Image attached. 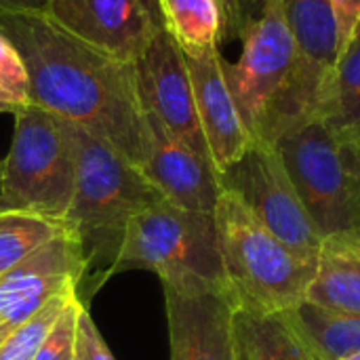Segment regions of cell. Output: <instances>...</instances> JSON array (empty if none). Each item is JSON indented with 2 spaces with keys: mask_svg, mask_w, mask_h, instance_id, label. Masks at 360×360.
I'll return each instance as SVG.
<instances>
[{
  "mask_svg": "<svg viewBox=\"0 0 360 360\" xmlns=\"http://www.w3.org/2000/svg\"><path fill=\"white\" fill-rule=\"evenodd\" d=\"M346 158V167L350 173V186H352V200H354V209L360 217V148L356 152L344 154Z\"/></svg>",
  "mask_w": 360,
  "mask_h": 360,
  "instance_id": "28",
  "label": "cell"
},
{
  "mask_svg": "<svg viewBox=\"0 0 360 360\" xmlns=\"http://www.w3.org/2000/svg\"><path fill=\"white\" fill-rule=\"evenodd\" d=\"M49 0H0V11L6 13H46Z\"/></svg>",
  "mask_w": 360,
  "mask_h": 360,
  "instance_id": "29",
  "label": "cell"
},
{
  "mask_svg": "<svg viewBox=\"0 0 360 360\" xmlns=\"http://www.w3.org/2000/svg\"><path fill=\"white\" fill-rule=\"evenodd\" d=\"M165 32L184 55L194 57L224 42L221 0H158Z\"/></svg>",
  "mask_w": 360,
  "mask_h": 360,
  "instance_id": "19",
  "label": "cell"
},
{
  "mask_svg": "<svg viewBox=\"0 0 360 360\" xmlns=\"http://www.w3.org/2000/svg\"><path fill=\"white\" fill-rule=\"evenodd\" d=\"M13 116V139L0 171L2 211L61 224L76 188L74 124L34 103Z\"/></svg>",
  "mask_w": 360,
  "mask_h": 360,
  "instance_id": "5",
  "label": "cell"
},
{
  "mask_svg": "<svg viewBox=\"0 0 360 360\" xmlns=\"http://www.w3.org/2000/svg\"><path fill=\"white\" fill-rule=\"evenodd\" d=\"M236 360H249L247 354H245V350H243V346L238 344V340H236Z\"/></svg>",
  "mask_w": 360,
  "mask_h": 360,
  "instance_id": "30",
  "label": "cell"
},
{
  "mask_svg": "<svg viewBox=\"0 0 360 360\" xmlns=\"http://www.w3.org/2000/svg\"><path fill=\"white\" fill-rule=\"evenodd\" d=\"M76 188L61 226L76 238L82 253V278L76 287L86 306L93 293L112 278L129 221L167 200L112 143L74 124Z\"/></svg>",
  "mask_w": 360,
  "mask_h": 360,
  "instance_id": "2",
  "label": "cell"
},
{
  "mask_svg": "<svg viewBox=\"0 0 360 360\" xmlns=\"http://www.w3.org/2000/svg\"><path fill=\"white\" fill-rule=\"evenodd\" d=\"M344 360H360V352L359 354H352V356H348V359H344Z\"/></svg>",
  "mask_w": 360,
  "mask_h": 360,
  "instance_id": "31",
  "label": "cell"
},
{
  "mask_svg": "<svg viewBox=\"0 0 360 360\" xmlns=\"http://www.w3.org/2000/svg\"><path fill=\"white\" fill-rule=\"evenodd\" d=\"M316 120L327 127L344 154L360 148V38L340 51Z\"/></svg>",
  "mask_w": 360,
  "mask_h": 360,
  "instance_id": "17",
  "label": "cell"
},
{
  "mask_svg": "<svg viewBox=\"0 0 360 360\" xmlns=\"http://www.w3.org/2000/svg\"><path fill=\"white\" fill-rule=\"evenodd\" d=\"M224 61L226 57L219 49L194 57L186 55L200 131L219 175L236 165L253 146V137L228 84Z\"/></svg>",
  "mask_w": 360,
  "mask_h": 360,
  "instance_id": "14",
  "label": "cell"
},
{
  "mask_svg": "<svg viewBox=\"0 0 360 360\" xmlns=\"http://www.w3.org/2000/svg\"><path fill=\"white\" fill-rule=\"evenodd\" d=\"M63 232L59 221L21 211L0 213V274Z\"/></svg>",
  "mask_w": 360,
  "mask_h": 360,
  "instance_id": "21",
  "label": "cell"
},
{
  "mask_svg": "<svg viewBox=\"0 0 360 360\" xmlns=\"http://www.w3.org/2000/svg\"><path fill=\"white\" fill-rule=\"evenodd\" d=\"M268 0H221L224 8V42L238 40L247 25L259 17Z\"/></svg>",
  "mask_w": 360,
  "mask_h": 360,
  "instance_id": "25",
  "label": "cell"
},
{
  "mask_svg": "<svg viewBox=\"0 0 360 360\" xmlns=\"http://www.w3.org/2000/svg\"><path fill=\"white\" fill-rule=\"evenodd\" d=\"M139 169L175 207L198 213L215 211L221 179L213 162L171 135L150 112H143V158Z\"/></svg>",
  "mask_w": 360,
  "mask_h": 360,
  "instance_id": "13",
  "label": "cell"
},
{
  "mask_svg": "<svg viewBox=\"0 0 360 360\" xmlns=\"http://www.w3.org/2000/svg\"><path fill=\"white\" fill-rule=\"evenodd\" d=\"M238 40V59L224 61L226 78L253 141H262L295 68V42L283 0H268Z\"/></svg>",
  "mask_w": 360,
  "mask_h": 360,
  "instance_id": "6",
  "label": "cell"
},
{
  "mask_svg": "<svg viewBox=\"0 0 360 360\" xmlns=\"http://www.w3.org/2000/svg\"><path fill=\"white\" fill-rule=\"evenodd\" d=\"M234 327L249 360H325L283 312L262 316L236 310Z\"/></svg>",
  "mask_w": 360,
  "mask_h": 360,
  "instance_id": "18",
  "label": "cell"
},
{
  "mask_svg": "<svg viewBox=\"0 0 360 360\" xmlns=\"http://www.w3.org/2000/svg\"><path fill=\"white\" fill-rule=\"evenodd\" d=\"M133 70L141 110L154 114L171 135L211 160L196 114L186 55L175 40L160 30L133 63Z\"/></svg>",
  "mask_w": 360,
  "mask_h": 360,
  "instance_id": "11",
  "label": "cell"
},
{
  "mask_svg": "<svg viewBox=\"0 0 360 360\" xmlns=\"http://www.w3.org/2000/svg\"><path fill=\"white\" fill-rule=\"evenodd\" d=\"M171 360H236V304L230 291H165Z\"/></svg>",
  "mask_w": 360,
  "mask_h": 360,
  "instance_id": "15",
  "label": "cell"
},
{
  "mask_svg": "<svg viewBox=\"0 0 360 360\" xmlns=\"http://www.w3.org/2000/svg\"><path fill=\"white\" fill-rule=\"evenodd\" d=\"M335 25L340 51L346 49L352 40L360 38V0H329Z\"/></svg>",
  "mask_w": 360,
  "mask_h": 360,
  "instance_id": "27",
  "label": "cell"
},
{
  "mask_svg": "<svg viewBox=\"0 0 360 360\" xmlns=\"http://www.w3.org/2000/svg\"><path fill=\"white\" fill-rule=\"evenodd\" d=\"M0 171H2V160H0ZM0 213H2V202H0Z\"/></svg>",
  "mask_w": 360,
  "mask_h": 360,
  "instance_id": "33",
  "label": "cell"
},
{
  "mask_svg": "<svg viewBox=\"0 0 360 360\" xmlns=\"http://www.w3.org/2000/svg\"><path fill=\"white\" fill-rule=\"evenodd\" d=\"M78 352L84 360H116L97 331L86 306L78 314Z\"/></svg>",
  "mask_w": 360,
  "mask_h": 360,
  "instance_id": "26",
  "label": "cell"
},
{
  "mask_svg": "<svg viewBox=\"0 0 360 360\" xmlns=\"http://www.w3.org/2000/svg\"><path fill=\"white\" fill-rule=\"evenodd\" d=\"M46 15L103 55L135 63L165 30L152 0H49Z\"/></svg>",
  "mask_w": 360,
  "mask_h": 360,
  "instance_id": "10",
  "label": "cell"
},
{
  "mask_svg": "<svg viewBox=\"0 0 360 360\" xmlns=\"http://www.w3.org/2000/svg\"><path fill=\"white\" fill-rule=\"evenodd\" d=\"M82 302L74 293L63 312L59 314L57 323L53 325L51 333L42 342L34 360H76L78 346V314L82 310Z\"/></svg>",
  "mask_w": 360,
  "mask_h": 360,
  "instance_id": "24",
  "label": "cell"
},
{
  "mask_svg": "<svg viewBox=\"0 0 360 360\" xmlns=\"http://www.w3.org/2000/svg\"><path fill=\"white\" fill-rule=\"evenodd\" d=\"M219 179L221 188L232 190L274 236L302 257L316 262L325 238L308 215L274 146L253 141Z\"/></svg>",
  "mask_w": 360,
  "mask_h": 360,
  "instance_id": "9",
  "label": "cell"
},
{
  "mask_svg": "<svg viewBox=\"0 0 360 360\" xmlns=\"http://www.w3.org/2000/svg\"><path fill=\"white\" fill-rule=\"evenodd\" d=\"M129 270H150L160 278L165 291L181 295L230 291L215 215L188 211L169 200L129 221L112 276Z\"/></svg>",
  "mask_w": 360,
  "mask_h": 360,
  "instance_id": "4",
  "label": "cell"
},
{
  "mask_svg": "<svg viewBox=\"0 0 360 360\" xmlns=\"http://www.w3.org/2000/svg\"><path fill=\"white\" fill-rule=\"evenodd\" d=\"M0 32L25 61L34 105L105 139L141 165L143 110L133 63L84 44L46 13L0 11Z\"/></svg>",
  "mask_w": 360,
  "mask_h": 360,
  "instance_id": "1",
  "label": "cell"
},
{
  "mask_svg": "<svg viewBox=\"0 0 360 360\" xmlns=\"http://www.w3.org/2000/svg\"><path fill=\"white\" fill-rule=\"evenodd\" d=\"M76 360H84L82 356H80V352H78V346H76Z\"/></svg>",
  "mask_w": 360,
  "mask_h": 360,
  "instance_id": "32",
  "label": "cell"
},
{
  "mask_svg": "<svg viewBox=\"0 0 360 360\" xmlns=\"http://www.w3.org/2000/svg\"><path fill=\"white\" fill-rule=\"evenodd\" d=\"M215 226L226 283L236 310L281 314L306 300L316 262L274 236L232 192L221 188Z\"/></svg>",
  "mask_w": 360,
  "mask_h": 360,
  "instance_id": "3",
  "label": "cell"
},
{
  "mask_svg": "<svg viewBox=\"0 0 360 360\" xmlns=\"http://www.w3.org/2000/svg\"><path fill=\"white\" fill-rule=\"evenodd\" d=\"M76 291H65L57 297H53L44 308H40L30 321H25L21 327L11 331L0 342V360H34L38 354L42 342L51 333L53 325L57 323L59 314L68 306Z\"/></svg>",
  "mask_w": 360,
  "mask_h": 360,
  "instance_id": "22",
  "label": "cell"
},
{
  "mask_svg": "<svg viewBox=\"0 0 360 360\" xmlns=\"http://www.w3.org/2000/svg\"><path fill=\"white\" fill-rule=\"evenodd\" d=\"M274 148L323 238L360 234L346 158L327 127L312 120L281 137Z\"/></svg>",
  "mask_w": 360,
  "mask_h": 360,
  "instance_id": "7",
  "label": "cell"
},
{
  "mask_svg": "<svg viewBox=\"0 0 360 360\" xmlns=\"http://www.w3.org/2000/svg\"><path fill=\"white\" fill-rule=\"evenodd\" d=\"M283 314L325 360H344L360 352V314L327 310L310 302Z\"/></svg>",
  "mask_w": 360,
  "mask_h": 360,
  "instance_id": "20",
  "label": "cell"
},
{
  "mask_svg": "<svg viewBox=\"0 0 360 360\" xmlns=\"http://www.w3.org/2000/svg\"><path fill=\"white\" fill-rule=\"evenodd\" d=\"M283 6L295 42V68L262 139L270 146L316 120L340 59L338 25L329 0H283Z\"/></svg>",
  "mask_w": 360,
  "mask_h": 360,
  "instance_id": "8",
  "label": "cell"
},
{
  "mask_svg": "<svg viewBox=\"0 0 360 360\" xmlns=\"http://www.w3.org/2000/svg\"><path fill=\"white\" fill-rule=\"evenodd\" d=\"M82 270L80 247L63 228L59 236L0 274V342L53 297L76 291Z\"/></svg>",
  "mask_w": 360,
  "mask_h": 360,
  "instance_id": "12",
  "label": "cell"
},
{
  "mask_svg": "<svg viewBox=\"0 0 360 360\" xmlns=\"http://www.w3.org/2000/svg\"><path fill=\"white\" fill-rule=\"evenodd\" d=\"M30 101V76L21 53L0 32V114H15Z\"/></svg>",
  "mask_w": 360,
  "mask_h": 360,
  "instance_id": "23",
  "label": "cell"
},
{
  "mask_svg": "<svg viewBox=\"0 0 360 360\" xmlns=\"http://www.w3.org/2000/svg\"><path fill=\"white\" fill-rule=\"evenodd\" d=\"M304 302L360 314V234H335L323 240Z\"/></svg>",
  "mask_w": 360,
  "mask_h": 360,
  "instance_id": "16",
  "label": "cell"
},
{
  "mask_svg": "<svg viewBox=\"0 0 360 360\" xmlns=\"http://www.w3.org/2000/svg\"><path fill=\"white\" fill-rule=\"evenodd\" d=\"M152 2H154V4H156V8H158V0H152ZM158 15H160V13H158Z\"/></svg>",
  "mask_w": 360,
  "mask_h": 360,
  "instance_id": "34",
  "label": "cell"
}]
</instances>
